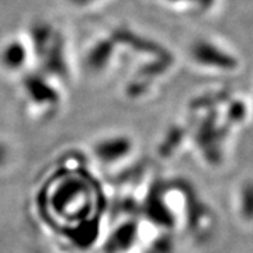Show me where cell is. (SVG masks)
I'll return each mask as SVG.
<instances>
[{"label": "cell", "instance_id": "obj_1", "mask_svg": "<svg viewBox=\"0 0 253 253\" xmlns=\"http://www.w3.org/2000/svg\"><path fill=\"white\" fill-rule=\"evenodd\" d=\"M238 211L246 222L253 224V180H246L239 187L238 194Z\"/></svg>", "mask_w": 253, "mask_h": 253}]
</instances>
